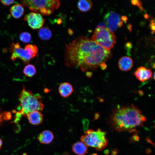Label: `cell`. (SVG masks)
<instances>
[{
	"label": "cell",
	"mask_w": 155,
	"mask_h": 155,
	"mask_svg": "<svg viewBox=\"0 0 155 155\" xmlns=\"http://www.w3.org/2000/svg\"><path fill=\"white\" fill-rule=\"evenodd\" d=\"M110 50L86 36H80L66 45L65 64L79 67L82 71L95 70L111 57Z\"/></svg>",
	"instance_id": "6da1fadb"
},
{
	"label": "cell",
	"mask_w": 155,
	"mask_h": 155,
	"mask_svg": "<svg viewBox=\"0 0 155 155\" xmlns=\"http://www.w3.org/2000/svg\"><path fill=\"white\" fill-rule=\"evenodd\" d=\"M146 117L141 111L133 105H118L113 108L109 118L112 127L118 131H134L137 127L142 126Z\"/></svg>",
	"instance_id": "7a4b0ae2"
},
{
	"label": "cell",
	"mask_w": 155,
	"mask_h": 155,
	"mask_svg": "<svg viewBox=\"0 0 155 155\" xmlns=\"http://www.w3.org/2000/svg\"><path fill=\"white\" fill-rule=\"evenodd\" d=\"M42 97L38 94H34L26 90L23 86L19 96L20 104L16 115L20 118L26 116L29 113L35 111H41L44 106L42 102Z\"/></svg>",
	"instance_id": "3957f363"
},
{
	"label": "cell",
	"mask_w": 155,
	"mask_h": 155,
	"mask_svg": "<svg viewBox=\"0 0 155 155\" xmlns=\"http://www.w3.org/2000/svg\"><path fill=\"white\" fill-rule=\"evenodd\" d=\"M21 4L35 13L49 16L59 8L60 2L57 0H24L21 1Z\"/></svg>",
	"instance_id": "277c9868"
},
{
	"label": "cell",
	"mask_w": 155,
	"mask_h": 155,
	"mask_svg": "<svg viewBox=\"0 0 155 155\" xmlns=\"http://www.w3.org/2000/svg\"><path fill=\"white\" fill-rule=\"evenodd\" d=\"M106 134V133L100 129L96 131L89 129L85 132L80 139L87 146L101 150L105 148L107 144L108 140Z\"/></svg>",
	"instance_id": "5b68a950"
},
{
	"label": "cell",
	"mask_w": 155,
	"mask_h": 155,
	"mask_svg": "<svg viewBox=\"0 0 155 155\" xmlns=\"http://www.w3.org/2000/svg\"><path fill=\"white\" fill-rule=\"evenodd\" d=\"M92 39L102 47L110 51L116 43V37L113 32L107 28L96 27Z\"/></svg>",
	"instance_id": "8992f818"
},
{
	"label": "cell",
	"mask_w": 155,
	"mask_h": 155,
	"mask_svg": "<svg viewBox=\"0 0 155 155\" xmlns=\"http://www.w3.org/2000/svg\"><path fill=\"white\" fill-rule=\"evenodd\" d=\"M9 52L11 53V59L12 60L19 58L24 64H27L32 59L27 51L21 47L18 42H13L9 48Z\"/></svg>",
	"instance_id": "52a82bcc"
},
{
	"label": "cell",
	"mask_w": 155,
	"mask_h": 155,
	"mask_svg": "<svg viewBox=\"0 0 155 155\" xmlns=\"http://www.w3.org/2000/svg\"><path fill=\"white\" fill-rule=\"evenodd\" d=\"M104 19L107 28L112 32L116 30L123 24V22L121 20L119 15L113 11H111L106 14Z\"/></svg>",
	"instance_id": "ba28073f"
},
{
	"label": "cell",
	"mask_w": 155,
	"mask_h": 155,
	"mask_svg": "<svg viewBox=\"0 0 155 155\" xmlns=\"http://www.w3.org/2000/svg\"><path fill=\"white\" fill-rule=\"evenodd\" d=\"M24 20L34 30L42 28L45 21V19L41 14L35 12H31L25 15Z\"/></svg>",
	"instance_id": "9c48e42d"
},
{
	"label": "cell",
	"mask_w": 155,
	"mask_h": 155,
	"mask_svg": "<svg viewBox=\"0 0 155 155\" xmlns=\"http://www.w3.org/2000/svg\"><path fill=\"white\" fill-rule=\"evenodd\" d=\"M136 78L141 82H144L149 80L152 77V73L149 69L143 66L137 68L134 73Z\"/></svg>",
	"instance_id": "30bf717a"
},
{
	"label": "cell",
	"mask_w": 155,
	"mask_h": 155,
	"mask_svg": "<svg viewBox=\"0 0 155 155\" xmlns=\"http://www.w3.org/2000/svg\"><path fill=\"white\" fill-rule=\"evenodd\" d=\"M133 65L132 59L129 57H122L119 61V68L123 71H127L130 70L132 68Z\"/></svg>",
	"instance_id": "8fae6325"
},
{
	"label": "cell",
	"mask_w": 155,
	"mask_h": 155,
	"mask_svg": "<svg viewBox=\"0 0 155 155\" xmlns=\"http://www.w3.org/2000/svg\"><path fill=\"white\" fill-rule=\"evenodd\" d=\"M26 116L29 123L34 125H38L41 123L43 121V115L39 111H35L30 113Z\"/></svg>",
	"instance_id": "7c38bea8"
},
{
	"label": "cell",
	"mask_w": 155,
	"mask_h": 155,
	"mask_svg": "<svg viewBox=\"0 0 155 155\" xmlns=\"http://www.w3.org/2000/svg\"><path fill=\"white\" fill-rule=\"evenodd\" d=\"M73 88L69 83L67 82L61 83L59 88V92L61 96L64 98L69 96L73 92Z\"/></svg>",
	"instance_id": "4fadbf2b"
},
{
	"label": "cell",
	"mask_w": 155,
	"mask_h": 155,
	"mask_svg": "<svg viewBox=\"0 0 155 155\" xmlns=\"http://www.w3.org/2000/svg\"><path fill=\"white\" fill-rule=\"evenodd\" d=\"M54 137V135L51 131L49 130H45L39 134L37 139L40 143L48 144L52 141Z\"/></svg>",
	"instance_id": "5bb4252c"
},
{
	"label": "cell",
	"mask_w": 155,
	"mask_h": 155,
	"mask_svg": "<svg viewBox=\"0 0 155 155\" xmlns=\"http://www.w3.org/2000/svg\"><path fill=\"white\" fill-rule=\"evenodd\" d=\"M88 149V146L82 142L75 143L72 147L73 151L78 155H85L87 153Z\"/></svg>",
	"instance_id": "9a60e30c"
},
{
	"label": "cell",
	"mask_w": 155,
	"mask_h": 155,
	"mask_svg": "<svg viewBox=\"0 0 155 155\" xmlns=\"http://www.w3.org/2000/svg\"><path fill=\"white\" fill-rule=\"evenodd\" d=\"M24 12V8L20 4L14 5L10 9L11 15L13 18L16 19L20 18L23 15Z\"/></svg>",
	"instance_id": "2e32d148"
},
{
	"label": "cell",
	"mask_w": 155,
	"mask_h": 155,
	"mask_svg": "<svg viewBox=\"0 0 155 155\" xmlns=\"http://www.w3.org/2000/svg\"><path fill=\"white\" fill-rule=\"evenodd\" d=\"M92 5V1L90 0H80L77 3L78 7L82 12H85L89 11Z\"/></svg>",
	"instance_id": "e0dca14e"
},
{
	"label": "cell",
	"mask_w": 155,
	"mask_h": 155,
	"mask_svg": "<svg viewBox=\"0 0 155 155\" xmlns=\"http://www.w3.org/2000/svg\"><path fill=\"white\" fill-rule=\"evenodd\" d=\"M38 35L41 40H48L52 37V33L49 28L47 27H44L41 28L39 30Z\"/></svg>",
	"instance_id": "ac0fdd59"
},
{
	"label": "cell",
	"mask_w": 155,
	"mask_h": 155,
	"mask_svg": "<svg viewBox=\"0 0 155 155\" xmlns=\"http://www.w3.org/2000/svg\"><path fill=\"white\" fill-rule=\"evenodd\" d=\"M23 72L26 76L32 77L36 73V70L35 67L32 64H28L24 68Z\"/></svg>",
	"instance_id": "d6986e66"
},
{
	"label": "cell",
	"mask_w": 155,
	"mask_h": 155,
	"mask_svg": "<svg viewBox=\"0 0 155 155\" xmlns=\"http://www.w3.org/2000/svg\"><path fill=\"white\" fill-rule=\"evenodd\" d=\"M24 49L27 51L32 58L34 57L38 54V49L36 46L31 44L26 45Z\"/></svg>",
	"instance_id": "ffe728a7"
},
{
	"label": "cell",
	"mask_w": 155,
	"mask_h": 155,
	"mask_svg": "<svg viewBox=\"0 0 155 155\" xmlns=\"http://www.w3.org/2000/svg\"><path fill=\"white\" fill-rule=\"evenodd\" d=\"M32 37L30 33L27 32L21 33L19 36L20 40L25 43L30 42L31 40Z\"/></svg>",
	"instance_id": "44dd1931"
},
{
	"label": "cell",
	"mask_w": 155,
	"mask_h": 155,
	"mask_svg": "<svg viewBox=\"0 0 155 155\" xmlns=\"http://www.w3.org/2000/svg\"><path fill=\"white\" fill-rule=\"evenodd\" d=\"M11 114L9 113L4 112L2 113L1 109L0 108V123L2 121L3 119H8L11 117Z\"/></svg>",
	"instance_id": "7402d4cb"
},
{
	"label": "cell",
	"mask_w": 155,
	"mask_h": 155,
	"mask_svg": "<svg viewBox=\"0 0 155 155\" xmlns=\"http://www.w3.org/2000/svg\"><path fill=\"white\" fill-rule=\"evenodd\" d=\"M132 4L134 5H137L142 10H144V9L142 6V2L140 0H134L131 1Z\"/></svg>",
	"instance_id": "603a6c76"
},
{
	"label": "cell",
	"mask_w": 155,
	"mask_h": 155,
	"mask_svg": "<svg viewBox=\"0 0 155 155\" xmlns=\"http://www.w3.org/2000/svg\"><path fill=\"white\" fill-rule=\"evenodd\" d=\"M0 1L3 5L5 6H8L13 3L15 1L13 0H0Z\"/></svg>",
	"instance_id": "cb8c5ba5"
},
{
	"label": "cell",
	"mask_w": 155,
	"mask_h": 155,
	"mask_svg": "<svg viewBox=\"0 0 155 155\" xmlns=\"http://www.w3.org/2000/svg\"><path fill=\"white\" fill-rule=\"evenodd\" d=\"M150 29L152 31L153 34H154V33L155 30V24L154 20H151L150 25Z\"/></svg>",
	"instance_id": "d4e9b609"
},
{
	"label": "cell",
	"mask_w": 155,
	"mask_h": 155,
	"mask_svg": "<svg viewBox=\"0 0 155 155\" xmlns=\"http://www.w3.org/2000/svg\"><path fill=\"white\" fill-rule=\"evenodd\" d=\"M96 27L100 28H106V26L105 23L101 22L98 24Z\"/></svg>",
	"instance_id": "484cf974"
},
{
	"label": "cell",
	"mask_w": 155,
	"mask_h": 155,
	"mask_svg": "<svg viewBox=\"0 0 155 155\" xmlns=\"http://www.w3.org/2000/svg\"><path fill=\"white\" fill-rule=\"evenodd\" d=\"M120 18L121 20L123 22H126L127 19V17L125 16H122Z\"/></svg>",
	"instance_id": "4316f807"
},
{
	"label": "cell",
	"mask_w": 155,
	"mask_h": 155,
	"mask_svg": "<svg viewBox=\"0 0 155 155\" xmlns=\"http://www.w3.org/2000/svg\"><path fill=\"white\" fill-rule=\"evenodd\" d=\"M3 144V142L2 140L0 138V149L1 148Z\"/></svg>",
	"instance_id": "83f0119b"
},
{
	"label": "cell",
	"mask_w": 155,
	"mask_h": 155,
	"mask_svg": "<svg viewBox=\"0 0 155 155\" xmlns=\"http://www.w3.org/2000/svg\"><path fill=\"white\" fill-rule=\"evenodd\" d=\"M129 27H128V28L129 29V30H131V28H132V26H131V25H128Z\"/></svg>",
	"instance_id": "f1b7e54d"
},
{
	"label": "cell",
	"mask_w": 155,
	"mask_h": 155,
	"mask_svg": "<svg viewBox=\"0 0 155 155\" xmlns=\"http://www.w3.org/2000/svg\"><path fill=\"white\" fill-rule=\"evenodd\" d=\"M92 155H97L96 154H93Z\"/></svg>",
	"instance_id": "f546056e"
}]
</instances>
